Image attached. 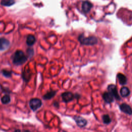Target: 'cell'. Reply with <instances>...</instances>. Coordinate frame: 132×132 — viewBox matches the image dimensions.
<instances>
[{
  "label": "cell",
  "mask_w": 132,
  "mask_h": 132,
  "mask_svg": "<svg viewBox=\"0 0 132 132\" xmlns=\"http://www.w3.org/2000/svg\"><path fill=\"white\" fill-rule=\"evenodd\" d=\"M10 46V42L5 38H0V51H5Z\"/></svg>",
  "instance_id": "5b68a950"
},
{
  "label": "cell",
  "mask_w": 132,
  "mask_h": 132,
  "mask_svg": "<svg viewBox=\"0 0 132 132\" xmlns=\"http://www.w3.org/2000/svg\"><path fill=\"white\" fill-rule=\"evenodd\" d=\"M120 109L121 110L127 113V114H131L132 113V110H131V108H130V107L129 106H128V105L127 104H123L122 105H120Z\"/></svg>",
  "instance_id": "9c48e42d"
},
{
  "label": "cell",
  "mask_w": 132,
  "mask_h": 132,
  "mask_svg": "<svg viewBox=\"0 0 132 132\" xmlns=\"http://www.w3.org/2000/svg\"><path fill=\"white\" fill-rule=\"evenodd\" d=\"M42 105L41 100L38 98H32L29 101V106L33 111H36L39 109Z\"/></svg>",
  "instance_id": "277c9868"
},
{
  "label": "cell",
  "mask_w": 132,
  "mask_h": 132,
  "mask_svg": "<svg viewBox=\"0 0 132 132\" xmlns=\"http://www.w3.org/2000/svg\"><path fill=\"white\" fill-rule=\"evenodd\" d=\"M61 97L64 102L68 103L74 98V95L71 92H65L62 94Z\"/></svg>",
  "instance_id": "52a82bcc"
},
{
  "label": "cell",
  "mask_w": 132,
  "mask_h": 132,
  "mask_svg": "<svg viewBox=\"0 0 132 132\" xmlns=\"http://www.w3.org/2000/svg\"><path fill=\"white\" fill-rule=\"evenodd\" d=\"M36 42V38L34 36L32 35H29L27 36V39H26V43L28 45L31 46Z\"/></svg>",
  "instance_id": "8fae6325"
},
{
  "label": "cell",
  "mask_w": 132,
  "mask_h": 132,
  "mask_svg": "<svg viewBox=\"0 0 132 132\" xmlns=\"http://www.w3.org/2000/svg\"><path fill=\"white\" fill-rule=\"evenodd\" d=\"M1 102L4 104H7L10 102V97L8 95H5L1 98Z\"/></svg>",
  "instance_id": "2e32d148"
},
{
  "label": "cell",
  "mask_w": 132,
  "mask_h": 132,
  "mask_svg": "<svg viewBox=\"0 0 132 132\" xmlns=\"http://www.w3.org/2000/svg\"><path fill=\"white\" fill-rule=\"evenodd\" d=\"M92 7H93V4L91 3H90L89 1H85L82 2L81 8H82V11L84 13H88L90 11L91 9L92 8Z\"/></svg>",
  "instance_id": "8992f818"
},
{
  "label": "cell",
  "mask_w": 132,
  "mask_h": 132,
  "mask_svg": "<svg viewBox=\"0 0 132 132\" xmlns=\"http://www.w3.org/2000/svg\"><path fill=\"white\" fill-rule=\"evenodd\" d=\"M74 119L76 122L77 125L79 127H84L87 124V121L81 117L75 116L74 117Z\"/></svg>",
  "instance_id": "ba28073f"
},
{
  "label": "cell",
  "mask_w": 132,
  "mask_h": 132,
  "mask_svg": "<svg viewBox=\"0 0 132 132\" xmlns=\"http://www.w3.org/2000/svg\"><path fill=\"white\" fill-rule=\"evenodd\" d=\"M120 94L122 96H127L130 94V91L126 87H122L120 90Z\"/></svg>",
  "instance_id": "4fadbf2b"
},
{
  "label": "cell",
  "mask_w": 132,
  "mask_h": 132,
  "mask_svg": "<svg viewBox=\"0 0 132 132\" xmlns=\"http://www.w3.org/2000/svg\"><path fill=\"white\" fill-rule=\"evenodd\" d=\"M118 79L119 80V82L121 84L124 85V84H126L127 79H126V77L124 75H122V74H119L118 75Z\"/></svg>",
  "instance_id": "9a60e30c"
},
{
  "label": "cell",
  "mask_w": 132,
  "mask_h": 132,
  "mask_svg": "<svg viewBox=\"0 0 132 132\" xmlns=\"http://www.w3.org/2000/svg\"><path fill=\"white\" fill-rule=\"evenodd\" d=\"M56 93V92L54 91H51L50 92H48L43 96V98L44 100H50L51 98L53 97L55 95Z\"/></svg>",
  "instance_id": "5bb4252c"
},
{
  "label": "cell",
  "mask_w": 132,
  "mask_h": 132,
  "mask_svg": "<svg viewBox=\"0 0 132 132\" xmlns=\"http://www.w3.org/2000/svg\"><path fill=\"white\" fill-rule=\"evenodd\" d=\"M102 120L104 124H109L112 122V117L108 113L104 114L102 116Z\"/></svg>",
  "instance_id": "30bf717a"
},
{
  "label": "cell",
  "mask_w": 132,
  "mask_h": 132,
  "mask_svg": "<svg viewBox=\"0 0 132 132\" xmlns=\"http://www.w3.org/2000/svg\"><path fill=\"white\" fill-rule=\"evenodd\" d=\"M2 73L3 75L6 77H10L11 75V72L8 70H3Z\"/></svg>",
  "instance_id": "e0dca14e"
},
{
  "label": "cell",
  "mask_w": 132,
  "mask_h": 132,
  "mask_svg": "<svg viewBox=\"0 0 132 132\" xmlns=\"http://www.w3.org/2000/svg\"><path fill=\"white\" fill-rule=\"evenodd\" d=\"M108 92H105L103 94V98L105 101L109 103L113 101V98L116 97L118 99L119 98V95L118 94V91L115 86L111 85L108 87Z\"/></svg>",
  "instance_id": "6da1fadb"
},
{
  "label": "cell",
  "mask_w": 132,
  "mask_h": 132,
  "mask_svg": "<svg viewBox=\"0 0 132 132\" xmlns=\"http://www.w3.org/2000/svg\"><path fill=\"white\" fill-rule=\"evenodd\" d=\"M15 4V0H1V4L3 6L9 7Z\"/></svg>",
  "instance_id": "7c38bea8"
},
{
  "label": "cell",
  "mask_w": 132,
  "mask_h": 132,
  "mask_svg": "<svg viewBox=\"0 0 132 132\" xmlns=\"http://www.w3.org/2000/svg\"><path fill=\"white\" fill-rule=\"evenodd\" d=\"M78 40L81 44L86 45H93L98 41L97 38L94 36L85 37L83 34L79 36Z\"/></svg>",
  "instance_id": "3957f363"
},
{
  "label": "cell",
  "mask_w": 132,
  "mask_h": 132,
  "mask_svg": "<svg viewBox=\"0 0 132 132\" xmlns=\"http://www.w3.org/2000/svg\"><path fill=\"white\" fill-rule=\"evenodd\" d=\"M27 60V56L21 50L16 51L13 55L12 61L14 64L20 65L24 64Z\"/></svg>",
  "instance_id": "7a4b0ae2"
}]
</instances>
